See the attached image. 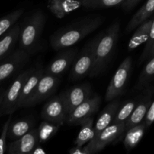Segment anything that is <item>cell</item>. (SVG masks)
I'll list each match as a JSON object with an SVG mask.
<instances>
[{"mask_svg": "<svg viewBox=\"0 0 154 154\" xmlns=\"http://www.w3.org/2000/svg\"><path fill=\"white\" fill-rule=\"evenodd\" d=\"M102 16L85 17L57 30L51 35L50 43L55 51L73 46L97 29L104 23Z\"/></svg>", "mask_w": 154, "mask_h": 154, "instance_id": "obj_1", "label": "cell"}, {"mask_svg": "<svg viewBox=\"0 0 154 154\" xmlns=\"http://www.w3.org/2000/svg\"><path fill=\"white\" fill-rule=\"evenodd\" d=\"M119 29L120 22L116 21L95 38L94 63L89 74L91 78L102 73L108 66L119 38Z\"/></svg>", "mask_w": 154, "mask_h": 154, "instance_id": "obj_2", "label": "cell"}, {"mask_svg": "<svg viewBox=\"0 0 154 154\" xmlns=\"http://www.w3.org/2000/svg\"><path fill=\"white\" fill-rule=\"evenodd\" d=\"M46 17L42 11H36L24 20L20 30L19 48L32 55L39 47Z\"/></svg>", "mask_w": 154, "mask_h": 154, "instance_id": "obj_3", "label": "cell"}, {"mask_svg": "<svg viewBox=\"0 0 154 154\" xmlns=\"http://www.w3.org/2000/svg\"><path fill=\"white\" fill-rule=\"evenodd\" d=\"M132 66V60L130 57L124 59L107 87L105 100L110 102L122 95L126 87L127 81L130 76Z\"/></svg>", "mask_w": 154, "mask_h": 154, "instance_id": "obj_4", "label": "cell"}, {"mask_svg": "<svg viewBox=\"0 0 154 154\" xmlns=\"http://www.w3.org/2000/svg\"><path fill=\"white\" fill-rule=\"evenodd\" d=\"M33 71V69L24 71L17 76L8 90H5L4 97L0 110V117L12 114L18 108V99L24 83Z\"/></svg>", "mask_w": 154, "mask_h": 154, "instance_id": "obj_5", "label": "cell"}, {"mask_svg": "<svg viewBox=\"0 0 154 154\" xmlns=\"http://www.w3.org/2000/svg\"><path fill=\"white\" fill-rule=\"evenodd\" d=\"M125 132V123H112L98 136L86 144V146L90 150L91 154L98 153L105 148L108 144L121 139L122 137H124Z\"/></svg>", "mask_w": 154, "mask_h": 154, "instance_id": "obj_6", "label": "cell"}, {"mask_svg": "<svg viewBox=\"0 0 154 154\" xmlns=\"http://www.w3.org/2000/svg\"><path fill=\"white\" fill-rule=\"evenodd\" d=\"M94 45L95 38L89 42L76 57L70 72L72 81L81 80L89 75L94 63Z\"/></svg>", "mask_w": 154, "mask_h": 154, "instance_id": "obj_7", "label": "cell"}, {"mask_svg": "<svg viewBox=\"0 0 154 154\" xmlns=\"http://www.w3.org/2000/svg\"><path fill=\"white\" fill-rule=\"evenodd\" d=\"M59 81L58 76L44 73L24 108L35 106L48 99L57 90V86L60 83Z\"/></svg>", "mask_w": 154, "mask_h": 154, "instance_id": "obj_8", "label": "cell"}, {"mask_svg": "<svg viewBox=\"0 0 154 154\" xmlns=\"http://www.w3.org/2000/svg\"><path fill=\"white\" fill-rule=\"evenodd\" d=\"M30 56L25 51L18 48L0 61V83L21 70L29 61Z\"/></svg>", "mask_w": 154, "mask_h": 154, "instance_id": "obj_9", "label": "cell"}, {"mask_svg": "<svg viewBox=\"0 0 154 154\" xmlns=\"http://www.w3.org/2000/svg\"><path fill=\"white\" fill-rule=\"evenodd\" d=\"M101 102V99L98 95H91L68 114L66 123L80 126L85 120L98 112Z\"/></svg>", "mask_w": 154, "mask_h": 154, "instance_id": "obj_10", "label": "cell"}, {"mask_svg": "<svg viewBox=\"0 0 154 154\" xmlns=\"http://www.w3.org/2000/svg\"><path fill=\"white\" fill-rule=\"evenodd\" d=\"M41 117L43 120L60 126L66 123L67 114L61 93L51 98L45 104L41 112Z\"/></svg>", "mask_w": 154, "mask_h": 154, "instance_id": "obj_11", "label": "cell"}, {"mask_svg": "<svg viewBox=\"0 0 154 154\" xmlns=\"http://www.w3.org/2000/svg\"><path fill=\"white\" fill-rule=\"evenodd\" d=\"M61 95L66 112L68 115L74 108L79 106L91 96V87L87 83L79 84L61 93Z\"/></svg>", "mask_w": 154, "mask_h": 154, "instance_id": "obj_12", "label": "cell"}, {"mask_svg": "<svg viewBox=\"0 0 154 154\" xmlns=\"http://www.w3.org/2000/svg\"><path fill=\"white\" fill-rule=\"evenodd\" d=\"M154 94V85L147 87L144 89L143 94L140 96L138 103L134 108L128 120L125 121V131L130 128L140 124L144 119L148 108L152 103V97Z\"/></svg>", "mask_w": 154, "mask_h": 154, "instance_id": "obj_13", "label": "cell"}, {"mask_svg": "<svg viewBox=\"0 0 154 154\" xmlns=\"http://www.w3.org/2000/svg\"><path fill=\"white\" fill-rule=\"evenodd\" d=\"M39 144L37 129L33 128L21 138L9 143L7 152L9 154L30 153Z\"/></svg>", "mask_w": 154, "mask_h": 154, "instance_id": "obj_14", "label": "cell"}, {"mask_svg": "<svg viewBox=\"0 0 154 154\" xmlns=\"http://www.w3.org/2000/svg\"><path fill=\"white\" fill-rule=\"evenodd\" d=\"M77 54L76 48H69L62 51L45 69V73L51 74L56 76L60 75L72 66L76 58Z\"/></svg>", "mask_w": 154, "mask_h": 154, "instance_id": "obj_15", "label": "cell"}, {"mask_svg": "<svg viewBox=\"0 0 154 154\" xmlns=\"http://www.w3.org/2000/svg\"><path fill=\"white\" fill-rule=\"evenodd\" d=\"M44 73H45V69L42 66L33 69V71L27 78L21 90L19 99H18V108L25 107L26 103L34 92L38 83L43 76Z\"/></svg>", "mask_w": 154, "mask_h": 154, "instance_id": "obj_16", "label": "cell"}, {"mask_svg": "<svg viewBox=\"0 0 154 154\" xmlns=\"http://www.w3.org/2000/svg\"><path fill=\"white\" fill-rule=\"evenodd\" d=\"M120 102L118 99H115L114 100L110 102V103L104 108L101 113L100 114L96 123L94 126L95 128V137L98 136L105 128L110 126L113 121L116 112L119 108Z\"/></svg>", "mask_w": 154, "mask_h": 154, "instance_id": "obj_17", "label": "cell"}, {"mask_svg": "<svg viewBox=\"0 0 154 154\" xmlns=\"http://www.w3.org/2000/svg\"><path fill=\"white\" fill-rule=\"evenodd\" d=\"M82 5L80 0H48V10L57 18L61 19Z\"/></svg>", "mask_w": 154, "mask_h": 154, "instance_id": "obj_18", "label": "cell"}, {"mask_svg": "<svg viewBox=\"0 0 154 154\" xmlns=\"http://www.w3.org/2000/svg\"><path fill=\"white\" fill-rule=\"evenodd\" d=\"M20 30L21 25L15 23L7 32L0 37V61L13 52L19 40Z\"/></svg>", "mask_w": 154, "mask_h": 154, "instance_id": "obj_19", "label": "cell"}, {"mask_svg": "<svg viewBox=\"0 0 154 154\" xmlns=\"http://www.w3.org/2000/svg\"><path fill=\"white\" fill-rule=\"evenodd\" d=\"M154 13V0H147L144 5L136 12L128 22L125 32L128 34L135 29L140 23L149 19Z\"/></svg>", "mask_w": 154, "mask_h": 154, "instance_id": "obj_20", "label": "cell"}, {"mask_svg": "<svg viewBox=\"0 0 154 154\" xmlns=\"http://www.w3.org/2000/svg\"><path fill=\"white\" fill-rule=\"evenodd\" d=\"M152 18L148 19L143 23H140L137 28L135 29L134 34L132 35L130 38L129 42L128 45V51H132L139 46L146 43L149 38V29H150L151 25H152Z\"/></svg>", "mask_w": 154, "mask_h": 154, "instance_id": "obj_21", "label": "cell"}, {"mask_svg": "<svg viewBox=\"0 0 154 154\" xmlns=\"http://www.w3.org/2000/svg\"><path fill=\"white\" fill-rule=\"evenodd\" d=\"M34 126L35 121L31 118L21 119L11 123L8 130V138L14 141L33 129Z\"/></svg>", "mask_w": 154, "mask_h": 154, "instance_id": "obj_22", "label": "cell"}, {"mask_svg": "<svg viewBox=\"0 0 154 154\" xmlns=\"http://www.w3.org/2000/svg\"><path fill=\"white\" fill-rule=\"evenodd\" d=\"M146 127L143 123L134 126L125 131L123 144L127 149H132L137 145L144 135Z\"/></svg>", "mask_w": 154, "mask_h": 154, "instance_id": "obj_23", "label": "cell"}, {"mask_svg": "<svg viewBox=\"0 0 154 154\" xmlns=\"http://www.w3.org/2000/svg\"><path fill=\"white\" fill-rule=\"evenodd\" d=\"M81 129L75 138V145L84 146L91 141L95 137V128H94V118L89 117L81 123Z\"/></svg>", "mask_w": 154, "mask_h": 154, "instance_id": "obj_24", "label": "cell"}, {"mask_svg": "<svg viewBox=\"0 0 154 154\" xmlns=\"http://www.w3.org/2000/svg\"><path fill=\"white\" fill-rule=\"evenodd\" d=\"M154 78V57L149 59V62L143 67L141 73L139 75L138 80L134 87V92H139L144 90L149 86V83Z\"/></svg>", "mask_w": 154, "mask_h": 154, "instance_id": "obj_25", "label": "cell"}, {"mask_svg": "<svg viewBox=\"0 0 154 154\" xmlns=\"http://www.w3.org/2000/svg\"><path fill=\"white\" fill-rule=\"evenodd\" d=\"M60 127V125L43 120L37 128L39 144L46 142L52 138L57 133Z\"/></svg>", "mask_w": 154, "mask_h": 154, "instance_id": "obj_26", "label": "cell"}, {"mask_svg": "<svg viewBox=\"0 0 154 154\" xmlns=\"http://www.w3.org/2000/svg\"><path fill=\"white\" fill-rule=\"evenodd\" d=\"M140 97L134 99H131L125 102L120 108H119L117 112H116V116L113 119V123H125L131 113L134 111V108L136 107L137 104L138 103Z\"/></svg>", "mask_w": 154, "mask_h": 154, "instance_id": "obj_27", "label": "cell"}, {"mask_svg": "<svg viewBox=\"0 0 154 154\" xmlns=\"http://www.w3.org/2000/svg\"><path fill=\"white\" fill-rule=\"evenodd\" d=\"M24 9H18L0 18V37L7 32L24 14Z\"/></svg>", "mask_w": 154, "mask_h": 154, "instance_id": "obj_28", "label": "cell"}, {"mask_svg": "<svg viewBox=\"0 0 154 154\" xmlns=\"http://www.w3.org/2000/svg\"><path fill=\"white\" fill-rule=\"evenodd\" d=\"M12 114H9L7 120L4 123L2 129L1 135H0V154H3L7 151V138H8V130L9 125L11 120Z\"/></svg>", "mask_w": 154, "mask_h": 154, "instance_id": "obj_29", "label": "cell"}, {"mask_svg": "<svg viewBox=\"0 0 154 154\" xmlns=\"http://www.w3.org/2000/svg\"><path fill=\"white\" fill-rule=\"evenodd\" d=\"M153 45H154V17H152V25H151L150 29H149V38H148L147 41H146V45H145L144 48H143V52H142L141 56H140V62L144 61L145 60L147 59L149 51H150L151 48H152Z\"/></svg>", "mask_w": 154, "mask_h": 154, "instance_id": "obj_30", "label": "cell"}, {"mask_svg": "<svg viewBox=\"0 0 154 154\" xmlns=\"http://www.w3.org/2000/svg\"><path fill=\"white\" fill-rule=\"evenodd\" d=\"M125 1V0H98L91 5L90 8L112 7V6L117 5L119 4H122Z\"/></svg>", "mask_w": 154, "mask_h": 154, "instance_id": "obj_31", "label": "cell"}, {"mask_svg": "<svg viewBox=\"0 0 154 154\" xmlns=\"http://www.w3.org/2000/svg\"><path fill=\"white\" fill-rule=\"evenodd\" d=\"M153 122H154V100L152 101L150 106H149V108H148V111L147 112H146V115H145V117H144V121H143V123H144L146 129H148V128L152 124Z\"/></svg>", "mask_w": 154, "mask_h": 154, "instance_id": "obj_32", "label": "cell"}, {"mask_svg": "<svg viewBox=\"0 0 154 154\" xmlns=\"http://www.w3.org/2000/svg\"><path fill=\"white\" fill-rule=\"evenodd\" d=\"M69 153L70 154H91L90 150L85 145L78 146L75 145V147H72L69 150Z\"/></svg>", "mask_w": 154, "mask_h": 154, "instance_id": "obj_33", "label": "cell"}, {"mask_svg": "<svg viewBox=\"0 0 154 154\" xmlns=\"http://www.w3.org/2000/svg\"><path fill=\"white\" fill-rule=\"evenodd\" d=\"M140 0H125V2L122 3V8L125 11H130L131 9H132L133 8L135 7L136 5L140 2Z\"/></svg>", "mask_w": 154, "mask_h": 154, "instance_id": "obj_34", "label": "cell"}, {"mask_svg": "<svg viewBox=\"0 0 154 154\" xmlns=\"http://www.w3.org/2000/svg\"><path fill=\"white\" fill-rule=\"evenodd\" d=\"M30 154H46V151L41 147L40 144H39L32 150Z\"/></svg>", "mask_w": 154, "mask_h": 154, "instance_id": "obj_35", "label": "cell"}, {"mask_svg": "<svg viewBox=\"0 0 154 154\" xmlns=\"http://www.w3.org/2000/svg\"><path fill=\"white\" fill-rule=\"evenodd\" d=\"M154 57V45H152V47L151 48L150 51H149V54H148L147 59H150L151 57Z\"/></svg>", "mask_w": 154, "mask_h": 154, "instance_id": "obj_36", "label": "cell"}, {"mask_svg": "<svg viewBox=\"0 0 154 154\" xmlns=\"http://www.w3.org/2000/svg\"><path fill=\"white\" fill-rule=\"evenodd\" d=\"M5 90H2V91H1V92H0V110H1L2 103L3 97H4V93H5Z\"/></svg>", "mask_w": 154, "mask_h": 154, "instance_id": "obj_37", "label": "cell"}, {"mask_svg": "<svg viewBox=\"0 0 154 154\" xmlns=\"http://www.w3.org/2000/svg\"><path fill=\"white\" fill-rule=\"evenodd\" d=\"M80 1H81L82 2H86V1H88V0H80Z\"/></svg>", "mask_w": 154, "mask_h": 154, "instance_id": "obj_38", "label": "cell"}]
</instances>
